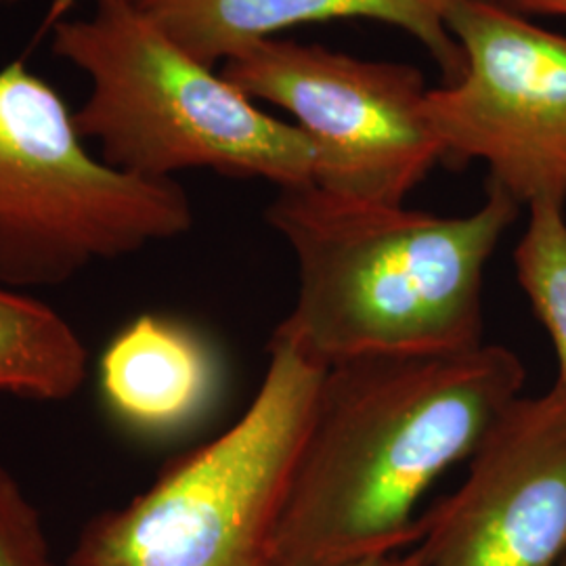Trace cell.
<instances>
[{"instance_id": "cell-1", "label": "cell", "mask_w": 566, "mask_h": 566, "mask_svg": "<svg viewBox=\"0 0 566 566\" xmlns=\"http://www.w3.org/2000/svg\"><path fill=\"white\" fill-rule=\"evenodd\" d=\"M502 344L325 367L273 566H353L418 542L416 507L523 395Z\"/></svg>"}, {"instance_id": "cell-2", "label": "cell", "mask_w": 566, "mask_h": 566, "mask_svg": "<svg viewBox=\"0 0 566 566\" xmlns=\"http://www.w3.org/2000/svg\"><path fill=\"white\" fill-rule=\"evenodd\" d=\"M521 203L486 181L462 217L359 202L308 182L266 208L294 252L298 290L273 336L322 367L483 344V282Z\"/></svg>"}, {"instance_id": "cell-3", "label": "cell", "mask_w": 566, "mask_h": 566, "mask_svg": "<svg viewBox=\"0 0 566 566\" xmlns=\"http://www.w3.org/2000/svg\"><path fill=\"white\" fill-rule=\"evenodd\" d=\"M51 49L88 78L74 120L116 170L143 179L214 170L277 189L313 182L317 154L296 124L266 114L221 70L187 55L128 0L60 21Z\"/></svg>"}, {"instance_id": "cell-4", "label": "cell", "mask_w": 566, "mask_h": 566, "mask_svg": "<svg viewBox=\"0 0 566 566\" xmlns=\"http://www.w3.org/2000/svg\"><path fill=\"white\" fill-rule=\"evenodd\" d=\"M325 367L271 336L242 416L82 531L65 566H273Z\"/></svg>"}, {"instance_id": "cell-5", "label": "cell", "mask_w": 566, "mask_h": 566, "mask_svg": "<svg viewBox=\"0 0 566 566\" xmlns=\"http://www.w3.org/2000/svg\"><path fill=\"white\" fill-rule=\"evenodd\" d=\"M189 196L93 154L60 93L25 63L0 70V283L53 287L185 235Z\"/></svg>"}, {"instance_id": "cell-6", "label": "cell", "mask_w": 566, "mask_h": 566, "mask_svg": "<svg viewBox=\"0 0 566 566\" xmlns=\"http://www.w3.org/2000/svg\"><path fill=\"white\" fill-rule=\"evenodd\" d=\"M252 102L275 105L313 143V185L359 202L403 206L446 151L426 120L424 74L322 44L269 41L224 61Z\"/></svg>"}, {"instance_id": "cell-7", "label": "cell", "mask_w": 566, "mask_h": 566, "mask_svg": "<svg viewBox=\"0 0 566 566\" xmlns=\"http://www.w3.org/2000/svg\"><path fill=\"white\" fill-rule=\"evenodd\" d=\"M447 28L464 72L428 88L426 120L447 163L479 160L521 206L566 203V36L502 0H455Z\"/></svg>"}, {"instance_id": "cell-8", "label": "cell", "mask_w": 566, "mask_h": 566, "mask_svg": "<svg viewBox=\"0 0 566 566\" xmlns=\"http://www.w3.org/2000/svg\"><path fill=\"white\" fill-rule=\"evenodd\" d=\"M422 566H560L566 392L518 397L470 455L460 489L422 514Z\"/></svg>"}, {"instance_id": "cell-9", "label": "cell", "mask_w": 566, "mask_h": 566, "mask_svg": "<svg viewBox=\"0 0 566 566\" xmlns=\"http://www.w3.org/2000/svg\"><path fill=\"white\" fill-rule=\"evenodd\" d=\"M187 55L219 67L287 28L329 20H374L411 34L446 82L464 72V53L447 28L455 0H128Z\"/></svg>"}, {"instance_id": "cell-10", "label": "cell", "mask_w": 566, "mask_h": 566, "mask_svg": "<svg viewBox=\"0 0 566 566\" xmlns=\"http://www.w3.org/2000/svg\"><path fill=\"white\" fill-rule=\"evenodd\" d=\"M212 348L189 325L142 315L103 350L99 378L109 411L122 424L166 434L198 420L219 390Z\"/></svg>"}, {"instance_id": "cell-11", "label": "cell", "mask_w": 566, "mask_h": 566, "mask_svg": "<svg viewBox=\"0 0 566 566\" xmlns=\"http://www.w3.org/2000/svg\"><path fill=\"white\" fill-rule=\"evenodd\" d=\"M86 346L55 308L0 283V395L57 403L86 378Z\"/></svg>"}, {"instance_id": "cell-12", "label": "cell", "mask_w": 566, "mask_h": 566, "mask_svg": "<svg viewBox=\"0 0 566 566\" xmlns=\"http://www.w3.org/2000/svg\"><path fill=\"white\" fill-rule=\"evenodd\" d=\"M516 277L554 346L556 385L566 392V214L565 206H528L525 233L514 250Z\"/></svg>"}, {"instance_id": "cell-13", "label": "cell", "mask_w": 566, "mask_h": 566, "mask_svg": "<svg viewBox=\"0 0 566 566\" xmlns=\"http://www.w3.org/2000/svg\"><path fill=\"white\" fill-rule=\"evenodd\" d=\"M0 566H55L39 510L4 465H0Z\"/></svg>"}, {"instance_id": "cell-14", "label": "cell", "mask_w": 566, "mask_h": 566, "mask_svg": "<svg viewBox=\"0 0 566 566\" xmlns=\"http://www.w3.org/2000/svg\"><path fill=\"white\" fill-rule=\"evenodd\" d=\"M502 2L518 13L566 18V0H502Z\"/></svg>"}, {"instance_id": "cell-15", "label": "cell", "mask_w": 566, "mask_h": 566, "mask_svg": "<svg viewBox=\"0 0 566 566\" xmlns=\"http://www.w3.org/2000/svg\"><path fill=\"white\" fill-rule=\"evenodd\" d=\"M399 560H401V554L390 556V558H380V560H367V563H361V565L353 566H399Z\"/></svg>"}, {"instance_id": "cell-16", "label": "cell", "mask_w": 566, "mask_h": 566, "mask_svg": "<svg viewBox=\"0 0 566 566\" xmlns=\"http://www.w3.org/2000/svg\"><path fill=\"white\" fill-rule=\"evenodd\" d=\"M399 566H422V560H420V556H418V552L416 549H411L409 554H401V560H399Z\"/></svg>"}, {"instance_id": "cell-17", "label": "cell", "mask_w": 566, "mask_h": 566, "mask_svg": "<svg viewBox=\"0 0 566 566\" xmlns=\"http://www.w3.org/2000/svg\"><path fill=\"white\" fill-rule=\"evenodd\" d=\"M15 2H20V0H0V7H4V4H15Z\"/></svg>"}, {"instance_id": "cell-18", "label": "cell", "mask_w": 566, "mask_h": 566, "mask_svg": "<svg viewBox=\"0 0 566 566\" xmlns=\"http://www.w3.org/2000/svg\"><path fill=\"white\" fill-rule=\"evenodd\" d=\"M86 2H93V4H99V2H105V0H86Z\"/></svg>"}, {"instance_id": "cell-19", "label": "cell", "mask_w": 566, "mask_h": 566, "mask_svg": "<svg viewBox=\"0 0 566 566\" xmlns=\"http://www.w3.org/2000/svg\"><path fill=\"white\" fill-rule=\"evenodd\" d=\"M560 566H566V556H565V560H563V563H560Z\"/></svg>"}]
</instances>
